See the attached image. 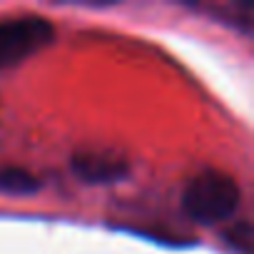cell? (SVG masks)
<instances>
[{
	"label": "cell",
	"mask_w": 254,
	"mask_h": 254,
	"mask_svg": "<svg viewBox=\"0 0 254 254\" xmlns=\"http://www.w3.org/2000/svg\"><path fill=\"white\" fill-rule=\"evenodd\" d=\"M70 167L77 175V180L85 185H115L130 175V165L115 152H105V150L75 152Z\"/></svg>",
	"instance_id": "3957f363"
},
{
	"label": "cell",
	"mask_w": 254,
	"mask_h": 254,
	"mask_svg": "<svg viewBox=\"0 0 254 254\" xmlns=\"http://www.w3.org/2000/svg\"><path fill=\"white\" fill-rule=\"evenodd\" d=\"M242 204V190L237 180L219 170H204L194 175L182 190V212L197 224H219L237 214Z\"/></svg>",
	"instance_id": "6da1fadb"
},
{
	"label": "cell",
	"mask_w": 254,
	"mask_h": 254,
	"mask_svg": "<svg viewBox=\"0 0 254 254\" xmlns=\"http://www.w3.org/2000/svg\"><path fill=\"white\" fill-rule=\"evenodd\" d=\"M55 43V28L48 18L23 15L0 20V70L15 67Z\"/></svg>",
	"instance_id": "7a4b0ae2"
},
{
	"label": "cell",
	"mask_w": 254,
	"mask_h": 254,
	"mask_svg": "<svg viewBox=\"0 0 254 254\" xmlns=\"http://www.w3.org/2000/svg\"><path fill=\"white\" fill-rule=\"evenodd\" d=\"M224 242L234 249V252H239V254H252V239H254V232H252V224L247 222V219H242V222H234L229 229H224Z\"/></svg>",
	"instance_id": "5b68a950"
},
{
	"label": "cell",
	"mask_w": 254,
	"mask_h": 254,
	"mask_svg": "<svg viewBox=\"0 0 254 254\" xmlns=\"http://www.w3.org/2000/svg\"><path fill=\"white\" fill-rule=\"evenodd\" d=\"M40 190V180L15 165H3L0 167V192L3 194H33Z\"/></svg>",
	"instance_id": "277c9868"
}]
</instances>
